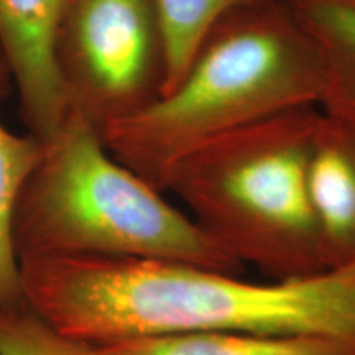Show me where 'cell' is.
Listing matches in <instances>:
<instances>
[{
  "instance_id": "obj_1",
  "label": "cell",
  "mask_w": 355,
  "mask_h": 355,
  "mask_svg": "<svg viewBox=\"0 0 355 355\" xmlns=\"http://www.w3.org/2000/svg\"><path fill=\"white\" fill-rule=\"evenodd\" d=\"M19 268L24 303L53 329L86 343L254 332L355 344V261L272 283L137 257H25Z\"/></svg>"
},
{
  "instance_id": "obj_5",
  "label": "cell",
  "mask_w": 355,
  "mask_h": 355,
  "mask_svg": "<svg viewBox=\"0 0 355 355\" xmlns=\"http://www.w3.org/2000/svg\"><path fill=\"white\" fill-rule=\"evenodd\" d=\"M53 61L68 112L97 132L165 94L166 35L157 0H66Z\"/></svg>"
},
{
  "instance_id": "obj_7",
  "label": "cell",
  "mask_w": 355,
  "mask_h": 355,
  "mask_svg": "<svg viewBox=\"0 0 355 355\" xmlns=\"http://www.w3.org/2000/svg\"><path fill=\"white\" fill-rule=\"evenodd\" d=\"M308 188L327 266L355 261V112L321 109L311 141Z\"/></svg>"
},
{
  "instance_id": "obj_6",
  "label": "cell",
  "mask_w": 355,
  "mask_h": 355,
  "mask_svg": "<svg viewBox=\"0 0 355 355\" xmlns=\"http://www.w3.org/2000/svg\"><path fill=\"white\" fill-rule=\"evenodd\" d=\"M66 0H0V56L19 94L26 132L51 139L68 117L53 61L56 24Z\"/></svg>"
},
{
  "instance_id": "obj_12",
  "label": "cell",
  "mask_w": 355,
  "mask_h": 355,
  "mask_svg": "<svg viewBox=\"0 0 355 355\" xmlns=\"http://www.w3.org/2000/svg\"><path fill=\"white\" fill-rule=\"evenodd\" d=\"M0 355H115L112 344L73 339L25 303L0 304Z\"/></svg>"
},
{
  "instance_id": "obj_11",
  "label": "cell",
  "mask_w": 355,
  "mask_h": 355,
  "mask_svg": "<svg viewBox=\"0 0 355 355\" xmlns=\"http://www.w3.org/2000/svg\"><path fill=\"white\" fill-rule=\"evenodd\" d=\"M265 2L273 0H157L170 58L165 94L181 78L194 50L216 21L237 8Z\"/></svg>"
},
{
  "instance_id": "obj_9",
  "label": "cell",
  "mask_w": 355,
  "mask_h": 355,
  "mask_svg": "<svg viewBox=\"0 0 355 355\" xmlns=\"http://www.w3.org/2000/svg\"><path fill=\"white\" fill-rule=\"evenodd\" d=\"M321 58V109L355 112V0H285Z\"/></svg>"
},
{
  "instance_id": "obj_3",
  "label": "cell",
  "mask_w": 355,
  "mask_h": 355,
  "mask_svg": "<svg viewBox=\"0 0 355 355\" xmlns=\"http://www.w3.org/2000/svg\"><path fill=\"white\" fill-rule=\"evenodd\" d=\"M10 237L19 260L109 255L183 261L235 275L243 268L162 191L119 163L101 133L74 112L43 141L13 207Z\"/></svg>"
},
{
  "instance_id": "obj_2",
  "label": "cell",
  "mask_w": 355,
  "mask_h": 355,
  "mask_svg": "<svg viewBox=\"0 0 355 355\" xmlns=\"http://www.w3.org/2000/svg\"><path fill=\"white\" fill-rule=\"evenodd\" d=\"M326 97L319 53L285 0L242 7L204 35L152 105L101 130L107 152L163 193L171 168L207 141Z\"/></svg>"
},
{
  "instance_id": "obj_10",
  "label": "cell",
  "mask_w": 355,
  "mask_h": 355,
  "mask_svg": "<svg viewBox=\"0 0 355 355\" xmlns=\"http://www.w3.org/2000/svg\"><path fill=\"white\" fill-rule=\"evenodd\" d=\"M43 153L33 133L17 135L0 122V304L24 303L19 259L12 247V214L21 186Z\"/></svg>"
},
{
  "instance_id": "obj_13",
  "label": "cell",
  "mask_w": 355,
  "mask_h": 355,
  "mask_svg": "<svg viewBox=\"0 0 355 355\" xmlns=\"http://www.w3.org/2000/svg\"><path fill=\"white\" fill-rule=\"evenodd\" d=\"M10 74H8V69L6 63H3L2 56H0V97H2L8 91V86H10Z\"/></svg>"
},
{
  "instance_id": "obj_8",
  "label": "cell",
  "mask_w": 355,
  "mask_h": 355,
  "mask_svg": "<svg viewBox=\"0 0 355 355\" xmlns=\"http://www.w3.org/2000/svg\"><path fill=\"white\" fill-rule=\"evenodd\" d=\"M110 344L115 355H355L347 340L254 332H184Z\"/></svg>"
},
{
  "instance_id": "obj_4",
  "label": "cell",
  "mask_w": 355,
  "mask_h": 355,
  "mask_svg": "<svg viewBox=\"0 0 355 355\" xmlns=\"http://www.w3.org/2000/svg\"><path fill=\"white\" fill-rule=\"evenodd\" d=\"M321 107L306 105L224 133L184 155L176 194L211 241L273 279L331 270L311 206L308 159Z\"/></svg>"
}]
</instances>
